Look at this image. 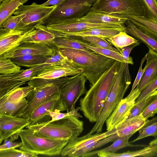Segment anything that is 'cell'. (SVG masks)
<instances>
[{"instance_id": "cell-1", "label": "cell", "mask_w": 157, "mask_h": 157, "mask_svg": "<svg viewBox=\"0 0 157 157\" xmlns=\"http://www.w3.org/2000/svg\"><path fill=\"white\" fill-rule=\"evenodd\" d=\"M121 62L116 60L87 91L79 100L80 110L91 122H96L119 69Z\"/></svg>"}, {"instance_id": "cell-2", "label": "cell", "mask_w": 157, "mask_h": 157, "mask_svg": "<svg viewBox=\"0 0 157 157\" xmlns=\"http://www.w3.org/2000/svg\"><path fill=\"white\" fill-rule=\"evenodd\" d=\"M55 48L73 65L83 70L81 74L91 85L94 84L116 61L96 53L68 48Z\"/></svg>"}, {"instance_id": "cell-3", "label": "cell", "mask_w": 157, "mask_h": 157, "mask_svg": "<svg viewBox=\"0 0 157 157\" xmlns=\"http://www.w3.org/2000/svg\"><path fill=\"white\" fill-rule=\"evenodd\" d=\"M72 77H65L55 79L33 78L28 85L33 89L27 96V106L21 117L28 119L34 110L40 105L59 95L61 89Z\"/></svg>"}, {"instance_id": "cell-4", "label": "cell", "mask_w": 157, "mask_h": 157, "mask_svg": "<svg viewBox=\"0 0 157 157\" xmlns=\"http://www.w3.org/2000/svg\"><path fill=\"white\" fill-rule=\"evenodd\" d=\"M83 126V122L78 117L71 115L53 122L29 124L26 128L48 138L69 140L79 136Z\"/></svg>"}, {"instance_id": "cell-5", "label": "cell", "mask_w": 157, "mask_h": 157, "mask_svg": "<svg viewBox=\"0 0 157 157\" xmlns=\"http://www.w3.org/2000/svg\"><path fill=\"white\" fill-rule=\"evenodd\" d=\"M19 136L22 144L20 149L46 156L61 155L68 142L43 136L29 128L21 130Z\"/></svg>"}, {"instance_id": "cell-6", "label": "cell", "mask_w": 157, "mask_h": 157, "mask_svg": "<svg viewBox=\"0 0 157 157\" xmlns=\"http://www.w3.org/2000/svg\"><path fill=\"white\" fill-rule=\"evenodd\" d=\"M125 63L121 62L117 74L107 97L99 118L90 131V135L101 133L104 123L120 101L130 85L126 81Z\"/></svg>"}, {"instance_id": "cell-7", "label": "cell", "mask_w": 157, "mask_h": 157, "mask_svg": "<svg viewBox=\"0 0 157 157\" xmlns=\"http://www.w3.org/2000/svg\"><path fill=\"white\" fill-rule=\"evenodd\" d=\"M97 0H64L56 6L45 20L46 25L68 20H78L91 10Z\"/></svg>"}, {"instance_id": "cell-8", "label": "cell", "mask_w": 157, "mask_h": 157, "mask_svg": "<svg viewBox=\"0 0 157 157\" xmlns=\"http://www.w3.org/2000/svg\"><path fill=\"white\" fill-rule=\"evenodd\" d=\"M91 10L109 14L144 15L143 9L139 0H97Z\"/></svg>"}, {"instance_id": "cell-9", "label": "cell", "mask_w": 157, "mask_h": 157, "mask_svg": "<svg viewBox=\"0 0 157 157\" xmlns=\"http://www.w3.org/2000/svg\"><path fill=\"white\" fill-rule=\"evenodd\" d=\"M56 6H43L35 2L29 5L20 6L13 14L18 15L24 14L26 16L21 20L15 29L30 30L38 24H43L45 20Z\"/></svg>"}, {"instance_id": "cell-10", "label": "cell", "mask_w": 157, "mask_h": 157, "mask_svg": "<svg viewBox=\"0 0 157 157\" xmlns=\"http://www.w3.org/2000/svg\"><path fill=\"white\" fill-rule=\"evenodd\" d=\"M86 79L82 74L73 76L61 89L59 98L63 111H71L75 107V103L80 97L86 93Z\"/></svg>"}, {"instance_id": "cell-11", "label": "cell", "mask_w": 157, "mask_h": 157, "mask_svg": "<svg viewBox=\"0 0 157 157\" xmlns=\"http://www.w3.org/2000/svg\"><path fill=\"white\" fill-rule=\"evenodd\" d=\"M51 66L44 63L11 74L0 75V98L7 94L36 77L42 70Z\"/></svg>"}, {"instance_id": "cell-12", "label": "cell", "mask_w": 157, "mask_h": 157, "mask_svg": "<svg viewBox=\"0 0 157 157\" xmlns=\"http://www.w3.org/2000/svg\"><path fill=\"white\" fill-rule=\"evenodd\" d=\"M36 31L35 28L29 30L0 29V58L13 52Z\"/></svg>"}, {"instance_id": "cell-13", "label": "cell", "mask_w": 157, "mask_h": 157, "mask_svg": "<svg viewBox=\"0 0 157 157\" xmlns=\"http://www.w3.org/2000/svg\"><path fill=\"white\" fill-rule=\"evenodd\" d=\"M140 93L136 87L131 91L126 97L121 100L105 121L107 131L116 128L127 118Z\"/></svg>"}, {"instance_id": "cell-14", "label": "cell", "mask_w": 157, "mask_h": 157, "mask_svg": "<svg viewBox=\"0 0 157 157\" xmlns=\"http://www.w3.org/2000/svg\"><path fill=\"white\" fill-rule=\"evenodd\" d=\"M29 124L28 119L0 113V144L10 137L14 141L20 131Z\"/></svg>"}, {"instance_id": "cell-15", "label": "cell", "mask_w": 157, "mask_h": 157, "mask_svg": "<svg viewBox=\"0 0 157 157\" xmlns=\"http://www.w3.org/2000/svg\"><path fill=\"white\" fill-rule=\"evenodd\" d=\"M76 20H66L46 26L49 30L61 34L63 37L69 34L80 32L90 28L120 26L111 24L78 21Z\"/></svg>"}, {"instance_id": "cell-16", "label": "cell", "mask_w": 157, "mask_h": 157, "mask_svg": "<svg viewBox=\"0 0 157 157\" xmlns=\"http://www.w3.org/2000/svg\"><path fill=\"white\" fill-rule=\"evenodd\" d=\"M59 94L56 95L36 108L28 119L30 124H40L50 121V111H63L59 99Z\"/></svg>"}, {"instance_id": "cell-17", "label": "cell", "mask_w": 157, "mask_h": 157, "mask_svg": "<svg viewBox=\"0 0 157 157\" xmlns=\"http://www.w3.org/2000/svg\"><path fill=\"white\" fill-rule=\"evenodd\" d=\"M116 133V128H115L103 133H95L90 135L87 134L82 137H77L68 140L67 145L61 152L62 156H65L96 141L105 139Z\"/></svg>"}, {"instance_id": "cell-18", "label": "cell", "mask_w": 157, "mask_h": 157, "mask_svg": "<svg viewBox=\"0 0 157 157\" xmlns=\"http://www.w3.org/2000/svg\"><path fill=\"white\" fill-rule=\"evenodd\" d=\"M83 71V69L77 67L67 60L63 64L46 67L40 71L34 78L55 79L81 74Z\"/></svg>"}, {"instance_id": "cell-19", "label": "cell", "mask_w": 157, "mask_h": 157, "mask_svg": "<svg viewBox=\"0 0 157 157\" xmlns=\"http://www.w3.org/2000/svg\"><path fill=\"white\" fill-rule=\"evenodd\" d=\"M56 52L55 48L48 44L23 43L12 53L2 58L11 59L23 55H40L50 56L54 55Z\"/></svg>"}, {"instance_id": "cell-20", "label": "cell", "mask_w": 157, "mask_h": 157, "mask_svg": "<svg viewBox=\"0 0 157 157\" xmlns=\"http://www.w3.org/2000/svg\"><path fill=\"white\" fill-rule=\"evenodd\" d=\"M128 19L126 15L106 13L91 10L84 16L76 20L78 21L123 26L125 22Z\"/></svg>"}, {"instance_id": "cell-21", "label": "cell", "mask_w": 157, "mask_h": 157, "mask_svg": "<svg viewBox=\"0 0 157 157\" xmlns=\"http://www.w3.org/2000/svg\"><path fill=\"white\" fill-rule=\"evenodd\" d=\"M148 49L147 59L149 63L136 87L140 93L157 78V52L151 48Z\"/></svg>"}, {"instance_id": "cell-22", "label": "cell", "mask_w": 157, "mask_h": 157, "mask_svg": "<svg viewBox=\"0 0 157 157\" xmlns=\"http://www.w3.org/2000/svg\"><path fill=\"white\" fill-rule=\"evenodd\" d=\"M149 121L142 114L130 119H125L116 128L118 137L133 134L144 126Z\"/></svg>"}, {"instance_id": "cell-23", "label": "cell", "mask_w": 157, "mask_h": 157, "mask_svg": "<svg viewBox=\"0 0 157 157\" xmlns=\"http://www.w3.org/2000/svg\"><path fill=\"white\" fill-rule=\"evenodd\" d=\"M121 32H124V26L95 27L86 29L79 32L69 34L65 37L96 36L105 38L113 36Z\"/></svg>"}, {"instance_id": "cell-24", "label": "cell", "mask_w": 157, "mask_h": 157, "mask_svg": "<svg viewBox=\"0 0 157 157\" xmlns=\"http://www.w3.org/2000/svg\"><path fill=\"white\" fill-rule=\"evenodd\" d=\"M36 33L24 40L23 43H34L48 44L56 38L63 37L60 34L48 29L43 24L36 25Z\"/></svg>"}, {"instance_id": "cell-25", "label": "cell", "mask_w": 157, "mask_h": 157, "mask_svg": "<svg viewBox=\"0 0 157 157\" xmlns=\"http://www.w3.org/2000/svg\"><path fill=\"white\" fill-rule=\"evenodd\" d=\"M128 20L142 32L157 40V20L144 16L126 15Z\"/></svg>"}, {"instance_id": "cell-26", "label": "cell", "mask_w": 157, "mask_h": 157, "mask_svg": "<svg viewBox=\"0 0 157 157\" xmlns=\"http://www.w3.org/2000/svg\"><path fill=\"white\" fill-rule=\"evenodd\" d=\"M124 28V32L126 33L144 44L148 48L157 52V40L142 32L130 20L128 19L126 21Z\"/></svg>"}, {"instance_id": "cell-27", "label": "cell", "mask_w": 157, "mask_h": 157, "mask_svg": "<svg viewBox=\"0 0 157 157\" xmlns=\"http://www.w3.org/2000/svg\"><path fill=\"white\" fill-rule=\"evenodd\" d=\"M28 0H5L0 4V29L3 28L4 21L12 15L21 6Z\"/></svg>"}, {"instance_id": "cell-28", "label": "cell", "mask_w": 157, "mask_h": 157, "mask_svg": "<svg viewBox=\"0 0 157 157\" xmlns=\"http://www.w3.org/2000/svg\"><path fill=\"white\" fill-rule=\"evenodd\" d=\"M48 44L55 48H68L82 50L90 53H95L83 46L78 41L76 38L72 36L56 38L50 42Z\"/></svg>"}, {"instance_id": "cell-29", "label": "cell", "mask_w": 157, "mask_h": 157, "mask_svg": "<svg viewBox=\"0 0 157 157\" xmlns=\"http://www.w3.org/2000/svg\"><path fill=\"white\" fill-rule=\"evenodd\" d=\"M50 56L40 55H23L10 59L13 63L19 66L30 68L45 63Z\"/></svg>"}, {"instance_id": "cell-30", "label": "cell", "mask_w": 157, "mask_h": 157, "mask_svg": "<svg viewBox=\"0 0 157 157\" xmlns=\"http://www.w3.org/2000/svg\"><path fill=\"white\" fill-rule=\"evenodd\" d=\"M26 98L17 102L6 101L0 103V113L21 117L27 105L28 101Z\"/></svg>"}, {"instance_id": "cell-31", "label": "cell", "mask_w": 157, "mask_h": 157, "mask_svg": "<svg viewBox=\"0 0 157 157\" xmlns=\"http://www.w3.org/2000/svg\"><path fill=\"white\" fill-rule=\"evenodd\" d=\"M133 135V134H131L124 137H118L116 140L114 141V142L109 146L100 150H96L92 151H90L85 154L82 157H92L100 152H115L120 149L127 147L138 146V145H132L129 143V139Z\"/></svg>"}, {"instance_id": "cell-32", "label": "cell", "mask_w": 157, "mask_h": 157, "mask_svg": "<svg viewBox=\"0 0 157 157\" xmlns=\"http://www.w3.org/2000/svg\"><path fill=\"white\" fill-rule=\"evenodd\" d=\"M104 39L118 50L120 48L139 41L124 32H121L113 36Z\"/></svg>"}, {"instance_id": "cell-33", "label": "cell", "mask_w": 157, "mask_h": 157, "mask_svg": "<svg viewBox=\"0 0 157 157\" xmlns=\"http://www.w3.org/2000/svg\"><path fill=\"white\" fill-rule=\"evenodd\" d=\"M33 89L31 86L19 87L10 92L0 98V103L6 101L12 102H18L26 98L27 96Z\"/></svg>"}, {"instance_id": "cell-34", "label": "cell", "mask_w": 157, "mask_h": 157, "mask_svg": "<svg viewBox=\"0 0 157 157\" xmlns=\"http://www.w3.org/2000/svg\"><path fill=\"white\" fill-rule=\"evenodd\" d=\"M118 137L116 133L112 135L101 140L94 142L68 155L70 157H82L91 151L100 147L111 142L115 141Z\"/></svg>"}, {"instance_id": "cell-35", "label": "cell", "mask_w": 157, "mask_h": 157, "mask_svg": "<svg viewBox=\"0 0 157 157\" xmlns=\"http://www.w3.org/2000/svg\"><path fill=\"white\" fill-rule=\"evenodd\" d=\"M78 41L83 47L95 53L100 54L116 60L125 63L122 54L108 49L101 48L93 45L76 38Z\"/></svg>"}, {"instance_id": "cell-36", "label": "cell", "mask_w": 157, "mask_h": 157, "mask_svg": "<svg viewBox=\"0 0 157 157\" xmlns=\"http://www.w3.org/2000/svg\"><path fill=\"white\" fill-rule=\"evenodd\" d=\"M157 118L155 117L149 121L139 130V135L135 139L132 141L134 142L149 136L157 137Z\"/></svg>"}, {"instance_id": "cell-37", "label": "cell", "mask_w": 157, "mask_h": 157, "mask_svg": "<svg viewBox=\"0 0 157 157\" xmlns=\"http://www.w3.org/2000/svg\"><path fill=\"white\" fill-rule=\"evenodd\" d=\"M140 43L141 42L139 41L119 49L124 60L126 81L129 85L131 83V79L129 71L128 64H133V59L131 57L129 56V54L132 49L135 47L139 45Z\"/></svg>"}, {"instance_id": "cell-38", "label": "cell", "mask_w": 157, "mask_h": 157, "mask_svg": "<svg viewBox=\"0 0 157 157\" xmlns=\"http://www.w3.org/2000/svg\"><path fill=\"white\" fill-rule=\"evenodd\" d=\"M144 12V17L157 20V2L156 0H139Z\"/></svg>"}, {"instance_id": "cell-39", "label": "cell", "mask_w": 157, "mask_h": 157, "mask_svg": "<svg viewBox=\"0 0 157 157\" xmlns=\"http://www.w3.org/2000/svg\"><path fill=\"white\" fill-rule=\"evenodd\" d=\"M157 155V146L149 145L143 149L135 151H128L120 153L121 157L141 156L144 157L155 156Z\"/></svg>"}, {"instance_id": "cell-40", "label": "cell", "mask_w": 157, "mask_h": 157, "mask_svg": "<svg viewBox=\"0 0 157 157\" xmlns=\"http://www.w3.org/2000/svg\"><path fill=\"white\" fill-rule=\"evenodd\" d=\"M78 37L83 40L89 42L91 44L94 46L108 49L121 53L116 48L113 47L111 44L103 38L96 36Z\"/></svg>"}, {"instance_id": "cell-41", "label": "cell", "mask_w": 157, "mask_h": 157, "mask_svg": "<svg viewBox=\"0 0 157 157\" xmlns=\"http://www.w3.org/2000/svg\"><path fill=\"white\" fill-rule=\"evenodd\" d=\"M20 66L13 63L10 59L0 58V75H6L13 74L19 71Z\"/></svg>"}, {"instance_id": "cell-42", "label": "cell", "mask_w": 157, "mask_h": 157, "mask_svg": "<svg viewBox=\"0 0 157 157\" xmlns=\"http://www.w3.org/2000/svg\"><path fill=\"white\" fill-rule=\"evenodd\" d=\"M38 154L15 148L0 150V157H37Z\"/></svg>"}, {"instance_id": "cell-43", "label": "cell", "mask_w": 157, "mask_h": 157, "mask_svg": "<svg viewBox=\"0 0 157 157\" xmlns=\"http://www.w3.org/2000/svg\"><path fill=\"white\" fill-rule=\"evenodd\" d=\"M152 98V93L139 102L135 103L126 119H128L141 114Z\"/></svg>"}, {"instance_id": "cell-44", "label": "cell", "mask_w": 157, "mask_h": 157, "mask_svg": "<svg viewBox=\"0 0 157 157\" xmlns=\"http://www.w3.org/2000/svg\"><path fill=\"white\" fill-rule=\"evenodd\" d=\"M80 109V107H78L76 108L74 107L71 111L66 113H61L59 110L50 111L49 114L52 119L49 122H53L62 119L68 116L73 115L78 117H82V116L78 113Z\"/></svg>"}, {"instance_id": "cell-45", "label": "cell", "mask_w": 157, "mask_h": 157, "mask_svg": "<svg viewBox=\"0 0 157 157\" xmlns=\"http://www.w3.org/2000/svg\"><path fill=\"white\" fill-rule=\"evenodd\" d=\"M152 94L151 99L141 113L146 119L150 117L151 114L157 109V90L153 91Z\"/></svg>"}, {"instance_id": "cell-46", "label": "cell", "mask_w": 157, "mask_h": 157, "mask_svg": "<svg viewBox=\"0 0 157 157\" xmlns=\"http://www.w3.org/2000/svg\"><path fill=\"white\" fill-rule=\"evenodd\" d=\"M25 16L24 14L11 16L4 21L2 28L8 30L15 29L21 20Z\"/></svg>"}, {"instance_id": "cell-47", "label": "cell", "mask_w": 157, "mask_h": 157, "mask_svg": "<svg viewBox=\"0 0 157 157\" xmlns=\"http://www.w3.org/2000/svg\"><path fill=\"white\" fill-rule=\"evenodd\" d=\"M147 53L141 60L139 70L132 85L131 91H132L139 83L148 64L149 61L147 59Z\"/></svg>"}, {"instance_id": "cell-48", "label": "cell", "mask_w": 157, "mask_h": 157, "mask_svg": "<svg viewBox=\"0 0 157 157\" xmlns=\"http://www.w3.org/2000/svg\"><path fill=\"white\" fill-rule=\"evenodd\" d=\"M157 89V78L151 82L140 93L135 101V103L142 101L153 91Z\"/></svg>"}, {"instance_id": "cell-49", "label": "cell", "mask_w": 157, "mask_h": 157, "mask_svg": "<svg viewBox=\"0 0 157 157\" xmlns=\"http://www.w3.org/2000/svg\"><path fill=\"white\" fill-rule=\"evenodd\" d=\"M56 53L49 57L46 63L49 64L51 66H54L63 64L67 61V60L64 56L56 50Z\"/></svg>"}, {"instance_id": "cell-50", "label": "cell", "mask_w": 157, "mask_h": 157, "mask_svg": "<svg viewBox=\"0 0 157 157\" xmlns=\"http://www.w3.org/2000/svg\"><path fill=\"white\" fill-rule=\"evenodd\" d=\"M13 140L9 138L4 140L3 144L0 146V150L10 148H15L20 147L21 145V142H13Z\"/></svg>"}, {"instance_id": "cell-51", "label": "cell", "mask_w": 157, "mask_h": 157, "mask_svg": "<svg viewBox=\"0 0 157 157\" xmlns=\"http://www.w3.org/2000/svg\"><path fill=\"white\" fill-rule=\"evenodd\" d=\"M64 0H48L47 2L41 4L43 6H56L61 3Z\"/></svg>"}, {"instance_id": "cell-52", "label": "cell", "mask_w": 157, "mask_h": 157, "mask_svg": "<svg viewBox=\"0 0 157 157\" xmlns=\"http://www.w3.org/2000/svg\"><path fill=\"white\" fill-rule=\"evenodd\" d=\"M149 145L154 146H157V137L150 142Z\"/></svg>"}, {"instance_id": "cell-53", "label": "cell", "mask_w": 157, "mask_h": 157, "mask_svg": "<svg viewBox=\"0 0 157 157\" xmlns=\"http://www.w3.org/2000/svg\"><path fill=\"white\" fill-rule=\"evenodd\" d=\"M157 113V109L155 110L150 115V117L154 116L155 114Z\"/></svg>"}, {"instance_id": "cell-54", "label": "cell", "mask_w": 157, "mask_h": 157, "mask_svg": "<svg viewBox=\"0 0 157 157\" xmlns=\"http://www.w3.org/2000/svg\"><path fill=\"white\" fill-rule=\"evenodd\" d=\"M5 0H0V3H1L2 2L5 1Z\"/></svg>"}, {"instance_id": "cell-55", "label": "cell", "mask_w": 157, "mask_h": 157, "mask_svg": "<svg viewBox=\"0 0 157 157\" xmlns=\"http://www.w3.org/2000/svg\"><path fill=\"white\" fill-rule=\"evenodd\" d=\"M114 153H115V152H114ZM113 153V157H114V156H113V153Z\"/></svg>"}, {"instance_id": "cell-56", "label": "cell", "mask_w": 157, "mask_h": 157, "mask_svg": "<svg viewBox=\"0 0 157 157\" xmlns=\"http://www.w3.org/2000/svg\"><path fill=\"white\" fill-rule=\"evenodd\" d=\"M156 0V2H157V0Z\"/></svg>"}]
</instances>
